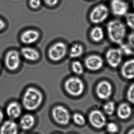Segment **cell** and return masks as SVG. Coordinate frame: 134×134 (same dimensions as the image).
<instances>
[{"mask_svg": "<svg viewBox=\"0 0 134 134\" xmlns=\"http://www.w3.org/2000/svg\"><path fill=\"white\" fill-rule=\"evenodd\" d=\"M120 49H121L123 54L126 55H130L133 54V52L131 47L128 44L122 43L120 44Z\"/></svg>", "mask_w": 134, "mask_h": 134, "instance_id": "4316f807", "label": "cell"}, {"mask_svg": "<svg viewBox=\"0 0 134 134\" xmlns=\"http://www.w3.org/2000/svg\"><path fill=\"white\" fill-rule=\"evenodd\" d=\"M42 94L40 91L35 87L27 89L23 97V105L28 111H34L41 105L43 100Z\"/></svg>", "mask_w": 134, "mask_h": 134, "instance_id": "7a4b0ae2", "label": "cell"}, {"mask_svg": "<svg viewBox=\"0 0 134 134\" xmlns=\"http://www.w3.org/2000/svg\"><path fill=\"white\" fill-rule=\"evenodd\" d=\"M66 52V44L62 42H58L53 44L49 49V57L53 61H59L64 57Z\"/></svg>", "mask_w": 134, "mask_h": 134, "instance_id": "8992f818", "label": "cell"}, {"mask_svg": "<svg viewBox=\"0 0 134 134\" xmlns=\"http://www.w3.org/2000/svg\"><path fill=\"white\" fill-rule=\"evenodd\" d=\"M109 11L108 7L104 4H100L94 8L90 14L92 23L99 24L104 21L108 18Z\"/></svg>", "mask_w": 134, "mask_h": 134, "instance_id": "277c9868", "label": "cell"}, {"mask_svg": "<svg viewBox=\"0 0 134 134\" xmlns=\"http://www.w3.org/2000/svg\"><path fill=\"white\" fill-rule=\"evenodd\" d=\"M126 20L127 26L131 29L134 30V13H127Z\"/></svg>", "mask_w": 134, "mask_h": 134, "instance_id": "d4e9b609", "label": "cell"}, {"mask_svg": "<svg viewBox=\"0 0 134 134\" xmlns=\"http://www.w3.org/2000/svg\"><path fill=\"white\" fill-rule=\"evenodd\" d=\"M35 122V119L34 116L30 114H26L24 115L20 119V127L24 130H28L33 127Z\"/></svg>", "mask_w": 134, "mask_h": 134, "instance_id": "ac0fdd59", "label": "cell"}, {"mask_svg": "<svg viewBox=\"0 0 134 134\" xmlns=\"http://www.w3.org/2000/svg\"><path fill=\"white\" fill-rule=\"evenodd\" d=\"M5 112L9 119L14 120L18 119L21 116L22 112V107L18 102H12L7 105Z\"/></svg>", "mask_w": 134, "mask_h": 134, "instance_id": "7c38bea8", "label": "cell"}, {"mask_svg": "<svg viewBox=\"0 0 134 134\" xmlns=\"http://www.w3.org/2000/svg\"><path fill=\"white\" fill-rule=\"evenodd\" d=\"M110 6L112 12L116 16L125 15L129 9L128 4L123 0H111Z\"/></svg>", "mask_w": 134, "mask_h": 134, "instance_id": "9c48e42d", "label": "cell"}, {"mask_svg": "<svg viewBox=\"0 0 134 134\" xmlns=\"http://www.w3.org/2000/svg\"><path fill=\"white\" fill-rule=\"evenodd\" d=\"M21 53L25 59L30 61H36L40 57V54L37 50L30 47L23 48Z\"/></svg>", "mask_w": 134, "mask_h": 134, "instance_id": "e0dca14e", "label": "cell"}, {"mask_svg": "<svg viewBox=\"0 0 134 134\" xmlns=\"http://www.w3.org/2000/svg\"><path fill=\"white\" fill-rule=\"evenodd\" d=\"M91 36L92 40L96 42L101 41L104 37V33L103 30L100 27H96L92 30Z\"/></svg>", "mask_w": 134, "mask_h": 134, "instance_id": "ffe728a7", "label": "cell"}, {"mask_svg": "<svg viewBox=\"0 0 134 134\" xmlns=\"http://www.w3.org/2000/svg\"><path fill=\"white\" fill-rule=\"evenodd\" d=\"M5 27V24L1 19H0V31L4 29Z\"/></svg>", "mask_w": 134, "mask_h": 134, "instance_id": "d6a6232c", "label": "cell"}, {"mask_svg": "<svg viewBox=\"0 0 134 134\" xmlns=\"http://www.w3.org/2000/svg\"><path fill=\"white\" fill-rule=\"evenodd\" d=\"M127 134H134V129L131 130Z\"/></svg>", "mask_w": 134, "mask_h": 134, "instance_id": "836d02e7", "label": "cell"}, {"mask_svg": "<svg viewBox=\"0 0 134 134\" xmlns=\"http://www.w3.org/2000/svg\"><path fill=\"white\" fill-rule=\"evenodd\" d=\"M83 52L82 46L80 44H75L72 46L70 49V56L72 58H78L82 55Z\"/></svg>", "mask_w": 134, "mask_h": 134, "instance_id": "44dd1931", "label": "cell"}, {"mask_svg": "<svg viewBox=\"0 0 134 134\" xmlns=\"http://www.w3.org/2000/svg\"><path fill=\"white\" fill-rule=\"evenodd\" d=\"M97 95L102 100H107L112 93V86L108 81H101L98 84L96 89Z\"/></svg>", "mask_w": 134, "mask_h": 134, "instance_id": "8fae6325", "label": "cell"}, {"mask_svg": "<svg viewBox=\"0 0 134 134\" xmlns=\"http://www.w3.org/2000/svg\"><path fill=\"white\" fill-rule=\"evenodd\" d=\"M105 112L109 115H111L114 113L115 110V104L113 102H109L104 107Z\"/></svg>", "mask_w": 134, "mask_h": 134, "instance_id": "603a6c76", "label": "cell"}, {"mask_svg": "<svg viewBox=\"0 0 134 134\" xmlns=\"http://www.w3.org/2000/svg\"><path fill=\"white\" fill-rule=\"evenodd\" d=\"M127 97L129 102L134 104V83L129 87L127 93Z\"/></svg>", "mask_w": 134, "mask_h": 134, "instance_id": "484cf974", "label": "cell"}, {"mask_svg": "<svg viewBox=\"0 0 134 134\" xmlns=\"http://www.w3.org/2000/svg\"><path fill=\"white\" fill-rule=\"evenodd\" d=\"M72 68L74 73L77 75H82L83 73V67L82 64L79 61H75L72 63Z\"/></svg>", "mask_w": 134, "mask_h": 134, "instance_id": "7402d4cb", "label": "cell"}, {"mask_svg": "<svg viewBox=\"0 0 134 134\" xmlns=\"http://www.w3.org/2000/svg\"><path fill=\"white\" fill-rule=\"evenodd\" d=\"M65 87L67 92L74 97L82 94L85 89L83 81L77 77H71L67 80L65 83Z\"/></svg>", "mask_w": 134, "mask_h": 134, "instance_id": "3957f363", "label": "cell"}, {"mask_svg": "<svg viewBox=\"0 0 134 134\" xmlns=\"http://www.w3.org/2000/svg\"><path fill=\"white\" fill-rule=\"evenodd\" d=\"M40 34L37 31L27 30L23 33L20 37L21 41L25 44H31L36 42L39 38Z\"/></svg>", "mask_w": 134, "mask_h": 134, "instance_id": "2e32d148", "label": "cell"}, {"mask_svg": "<svg viewBox=\"0 0 134 134\" xmlns=\"http://www.w3.org/2000/svg\"><path fill=\"white\" fill-rule=\"evenodd\" d=\"M4 118V113L0 109V126L3 123Z\"/></svg>", "mask_w": 134, "mask_h": 134, "instance_id": "1f68e13d", "label": "cell"}, {"mask_svg": "<svg viewBox=\"0 0 134 134\" xmlns=\"http://www.w3.org/2000/svg\"><path fill=\"white\" fill-rule=\"evenodd\" d=\"M133 7L134 8V0H133Z\"/></svg>", "mask_w": 134, "mask_h": 134, "instance_id": "e575fe53", "label": "cell"}, {"mask_svg": "<svg viewBox=\"0 0 134 134\" xmlns=\"http://www.w3.org/2000/svg\"><path fill=\"white\" fill-rule=\"evenodd\" d=\"M31 8L34 9L37 8L41 5V0H30V2Z\"/></svg>", "mask_w": 134, "mask_h": 134, "instance_id": "f546056e", "label": "cell"}, {"mask_svg": "<svg viewBox=\"0 0 134 134\" xmlns=\"http://www.w3.org/2000/svg\"><path fill=\"white\" fill-rule=\"evenodd\" d=\"M132 113L131 108L128 104L122 103L119 106L117 110V115L121 119L126 120L130 116Z\"/></svg>", "mask_w": 134, "mask_h": 134, "instance_id": "d6986e66", "label": "cell"}, {"mask_svg": "<svg viewBox=\"0 0 134 134\" xmlns=\"http://www.w3.org/2000/svg\"><path fill=\"white\" fill-rule=\"evenodd\" d=\"M103 59L97 55H92L87 57L85 60L86 67L91 71H97L103 66Z\"/></svg>", "mask_w": 134, "mask_h": 134, "instance_id": "4fadbf2b", "label": "cell"}, {"mask_svg": "<svg viewBox=\"0 0 134 134\" xmlns=\"http://www.w3.org/2000/svg\"><path fill=\"white\" fill-rule=\"evenodd\" d=\"M1 63H0V69H1Z\"/></svg>", "mask_w": 134, "mask_h": 134, "instance_id": "d590c367", "label": "cell"}, {"mask_svg": "<svg viewBox=\"0 0 134 134\" xmlns=\"http://www.w3.org/2000/svg\"><path fill=\"white\" fill-rule=\"evenodd\" d=\"M122 55L120 49H110L107 51L105 55L107 63L112 68H117L122 62Z\"/></svg>", "mask_w": 134, "mask_h": 134, "instance_id": "52a82bcc", "label": "cell"}, {"mask_svg": "<svg viewBox=\"0 0 134 134\" xmlns=\"http://www.w3.org/2000/svg\"><path fill=\"white\" fill-rule=\"evenodd\" d=\"M73 119L75 123L79 126H83L86 122L84 116L79 113H75L73 116Z\"/></svg>", "mask_w": 134, "mask_h": 134, "instance_id": "cb8c5ba5", "label": "cell"}, {"mask_svg": "<svg viewBox=\"0 0 134 134\" xmlns=\"http://www.w3.org/2000/svg\"><path fill=\"white\" fill-rule=\"evenodd\" d=\"M5 64L6 68L11 70H16L20 63V59L19 53L15 50H11L7 53L5 57Z\"/></svg>", "mask_w": 134, "mask_h": 134, "instance_id": "ba28073f", "label": "cell"}, {"mask_svg": "<svg viewBox=\"0 0 134 134\" xmlns=\"http://www.w3.org/2000/svg\"><path fill=\"white\" fill-rule=\"evenodd\" d=\"M128 45L134 49V32L131 33L127 37Z\"/></svg>", "mask_w": 134, "mask_h": 134, "instance_id": "f1b7e54d", "label": "cell"}, {"mask_svg": "<svg viewBox=\"0 0 134 134\" xmlns=\"http://www.w3.org/2000/svg\"><path fill=\"white\" fill-rule=\"evenodd\" d=\"M18 132L19 126L14 120H8L0 126V134H18Z\"/></svg>", "mask_w": 134, "mask_h": 134, "instance_id": "5bb4252c", "label": "cell"}, {"mask_svg": "<svg viewBox=\"0 0 134 134\" xmlns=\"http://www.w3.org/2000/svg\"><path fill=\"white\" fill-rule=\"evenodd\" d=\"M46 4L49 6H54L58 2V0H44Z\"/></svg>", "mask_w": 134, "mask_h": 134, "instance_id": "4dcf8cb0", "label": "cell"}, {"mask_svg": "<svg viewBox=\"0 0 134 134\" xmlns=\"http://www.w3.org/2000/svg\"><path fill=\"white\" fill-rule=\"evenodd\" d=\"M107 30L111 42L119 45L123 43L127 30L126 26L122 21L119 20H111L107 24Z\"/></svg>", "mask_w": 134, "mask_h": 134, "instance_id": "6da1fadb", "label": "cell"}, {"mask_svg": "<svg viewBox=\"0 0 134 134\" xmlns=\"http://www.w3.org/2000/svg\"><path fill=\"white\" fill-rule=\"evenodd\" d=\"M52 115L55 121L60 125H68L70 121V114L68 111L62 106H56L53 109Z\"/></svg>", "mask_w": 134, "mask_h": 134, "instance_id": "5b68a950", "label": "cell"}, {"mask_svg": "<svg viewBox=\"0 0 134 134\" xmlns=\"http://www.w3.org/2000/svg\"><path fill=\"white\" fill-rule=\"evenodd\" d=\"M121 73L126 79H134V59H131L126 61L121 69Z\"/></svg>", "mask_w": 134, "mask_h": 134, "instance_id": "9a60e30c", "label": "cell"}, {"mask_svg": "<svg viewBox=\"0 0 134 134\" xmlns=\"http://www.w3.org/2000/svg\"><path fill=\"white\" fill-rule=\"evenodd\" d=\"M89 119L91 125L97 129L102 128L106 124V118L99 110H93L91 112Z\"/></svg>", "mask_w": 134, "mask_h": 134, "instance_id": "30bf717a", "label": "cell"}, {"mask_svg": "<svg viewBox=\"0 0 134 134\" xmlns=\"http://www.w3.org/2000/svg\"><path fill=\"white\" fill-rule=\"evenodd\" d=\"M107 130L111 133H116L119 131V127L116 124L109 123L107 125Z\"/></svg>", "mask_w": 134, "mask_h": 134, "instance_id": "83f0119b", "label": "cell"}]
</instances>
